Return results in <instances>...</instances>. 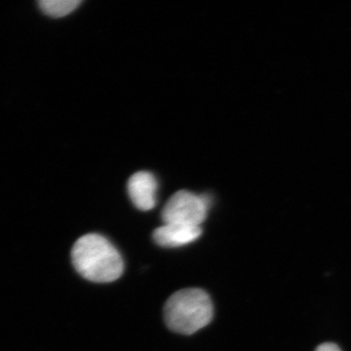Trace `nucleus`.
Instances as JSON below:
<instances>
[{"label":"nucleus","mask_w":351,"mask_h":351,"mask_svg":"<svg viewBox=\"0 0 351 351\" xmlns=\"http://www.w3.org/2000/svg\"><path fill=\"white\" fill-rule=\"evenodd\" d=\"M71 258L76 271L92 282H112L123 274L124 263L119 252L97 233L80 237L73 245Z\"/></svg>","instance_id":"obj_1"},{"label":"nucleus","mask_w":351,"mask_h":351,"mask_svg":"<svg viewBox=\"0 0 351 351\" xmlns=\"http://www.w3.org/2000/svg\"><path fill=\"white\" fill-rule=\"evenodd\" d=\"M209 295L198 288L184 289L171 295L164 307L166 324L172 331L191 335L207 326L213 318Z\"/></svg>","instance_id":"obj_2"},{"label":"nucleus","mask_w":351,"mask_h":351,"mask_svg":"<svg viewBox=\"0 0 351 351\" xmlns=\"http://www.w3.org/2000/svg\"><path fill=\"white\" fill-rule=\"evenodd\" d=\"M209 201L204 196L180 191L171 196L162 210L164 223L201 226L207 217Z\"/></svg>","instance_id":"obj_3"},{"label":"nucleus","mask_w":351,"mask_h":351,"mask_svg":"<svg viewBox=\"0 0 351 351\" xmlns=\"http://www.w3.org/2000/svg\"><path fill=\"white\" fill-rule=\"evenodd\" d=\"M156 179L152 173L141 171L129 179V196L133 204L142 211H149L156 206Z\"/></svg>","instance_id":"obj_4"},{"label":"nucleus","mask_w":351,"mask_h":351,"mask_svg":"<svg viewBox=\"0 0 351 351\" xmlns=\"http://www.w3.org/2000/svg\"><path fill=\"white\" fill-rule=\"evenodd\" d=\"M201 233V226L164 223L154 230V239L159 246L180 247L195 241L199 239Z\"/></svg>","instance_id":"obj_5"},{"label":"nucleus","mask_w":351,"mask_h":351,"mask_svg":"<svg viewBox=\"0 0 351 351\" xmlns=\"http://www.w3.org/2000/svg\"><path fill=\"white\" fill-rule=\"evenodd\" d=\"M80 3V0H43L38 6L45 15L62 18L73 12Z\"/></svg>","instance_id":"obj_6"},{"label":"nucleus","mask_w":351,"mask_h":351,"mask_svg":"<svg viewBox=\"0 0 351 351\" xmlns=\"http://www.w3.org/2000/svg\"><path fill=\"white\" fill-rule=\"evenodd\" d=\"M315 351H341L336 343H325L316 348Z\"/></svg>","instance_id":"obj_7"}]
</instances>
